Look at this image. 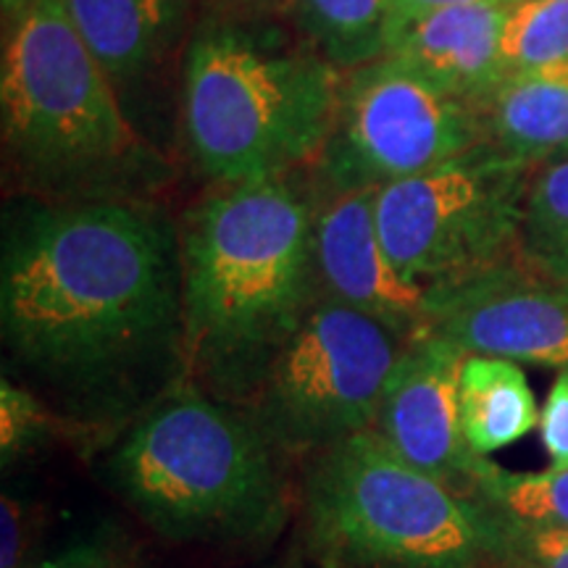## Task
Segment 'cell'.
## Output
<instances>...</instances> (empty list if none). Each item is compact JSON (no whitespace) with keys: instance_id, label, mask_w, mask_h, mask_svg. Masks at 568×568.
Listing matches in <instances>:
<instances>
[{"instance_id":"cell-9","label":"cell","mask_w":568,"mask_h":568,"mask_svg":"<svg viewBox=\"0 0 568 568\" xmlns=\"http://www.w3.org/2000/svg\"><path fill=\"white\" fill-rule=\"evenodd\" d=\"M485 142L474 105L385 55L345 71L335 122L314 169L322 193L379 190Z\"/></svg>"},{"instance_id":"cell-26","label":"cell","mask_w":568,"mask_h":568,"mask_svg":"<svg viewBox=\"0 0 568 568\" xmlns=\"http://www.w3.org/2000/svg\"><path fill=\"white\" fill-rule=\"evenodd\" d=\"M479 3H516V0H395L393 38L400 27H406L408 21H414L418 17H426V13H435L443 9H456V6H479Z\"/></svg>"},{"instance_id":"cell-14","label":"cell","mask_w":568,"mask_h":568,"mask_svg":"<svg viewBox=\"0 0 568 568\" xmlns=\"http://www.w3.org/2000/svg\"><path fill=\"white\" fill-rule=\"evenodd\" d=\"M487 145L531 166L568 159V61L508 71L477 105Z\"/></svg>"},{"instance_id":"cell-24","label":"cell","mask_w":568,"mask_h":568,"mask_svg":"<svg viewBox=\"0 0 568 568\" xmlns=\"http://www.w3.org/2000/svg\"><path fill=\"white\" fill-rule=\"evenodd\" d=\"M27 568H132L124 550L111 537H82L40 564Z\"/></svg>"},{"instance_id":"cell-1","label":"cell","mask_w":568,"mask_h":568,"mask_svg":"<svg viewBox=\"0 0 568 568\" xmlns=\"http://www.w3.org/2000/svg\"><path fill=\"white\" fill-rule=\"evenodd\" d=\"M0 322L51 379H113L182 337L180 240L138 201L32 205L6 232Z\"/></svg>"},{"instance_id":"cell-20","label":"cell","mask_w":568,"mask_h":568,"mask_svg":"<svg viewBox=\"0 0 568 568\" xmlns=\"http://www.w3.org/2000/svg\"><path fill=\"white\" fill-rule=\"evenodd\" d=\"M508 71L568 61V0H516L503 27Z\"/></svg>"},{"instance_id":"cell-15","label":"cell","mask_w":568,"mask_h":568,"mask_svg":"<svg viewBox=\"0 0 568 568\" xmlns=\"http://www.w3.org/2000/svg\"><path fill=\"white\" fill-rule=\"evenodd\" d=\"M67 17L113 84H130L172 51L184 0H61Z\"/></svg>"},{"instance_id":"cell-19","label":"cell","mask_w":568,"mask_h":568,"mask_svg":"<svg viewBox=\"0 0 568 568\" xmlns=\"http://www.w3.org/2000/svg\"><path fill=\"white\" fill-rule=\"evenodd\" d=\"M471 497L518 521L568 529V468L510 471L495 460L479 458L471 474Z\"/></svg>"},{"instance_id":"cell-23","label":"cell","mask_w":568,"mask_h":568,"mask_svg":"<svg viewBox=\"0 0 568 568\" xmlns=\"http://www.w3.org/2000/svg\"><path fill=\"white\" fill-rule=\"evenodd\" d=\"M539 439L550 466L568 468V368L558 372L545 406L539 410Z\"/></svg>"},{"instance_id":"cell-4","label":"cell","mask_w":568,"mask_h":568,"mask_svg":"<svg viewBox=\"0 0 568 568\" xmlns=\"http://www.w3.org/2000/svg\"><path fill=\"white\" fill-rule=\"evenodd\" d=\"M119 495L172 542L253 545L290 514L280 450L222 397L182 382L153 403L111 456Z\"/></svg>"},{"instance_id":"cell-16","label":"cell","mask_w":568,"mask_h":568,"mask_svg":"<svg viewBox=\"0 0 568 568\" xmlns=\"http://www.w3.org/2000/svg\"><path fill=\"white\" fill-rule=\"evenodd\" d=\"M458 416L466 445L481 458L521 443L539 426L527 374L516 361L466 355L458 379Z\"/></svg>"},{"instance_id":"cell-12","label":"cell","mask_w":568,"mask_h":568,"mask_svg":"<svg viewBox=\"0 0 568 568\" xmlns=\"http://www.w3.org/2000/svg\"><path fill=\"white\" fill-rule=\"evenodd\" d=\"M314 258L318 301L343 303L403 343L426 329V287L389 258L376 222V190L316 195Z\"/></svg>"},{"instance_id":"cell-7","label":"cell","mask_w":568,"mask_h":568,"mask_svg":"<svg viewBox=\"0 0 568 568\" xmlns=\"http://www.w3.org/2000/svg\"><path fill=\"white\" fill-rule=\"evenodd\" d=\"M403 339L335 301H316L245 400L280 453L316 456L374 426Z\"/></svg>"},{"instance_id":"cell-10","label":"cell","mask_w":568,"mask_h":568,"mask_svg":"<svg viewBox=\"0 0 568 568\" xmlns=\"http://www.w3.org/2000/svg\"><path fill=\"white\" fill-rule=\"evenodd\" d=\"M468 355L568 368V282L518 258L426 287V329Z\"/></svg>"},{"instance_id":"cell-22","label":"cell","mask_w":568,"mask_h":568,"mask_svg":"<svg viewBox=\"0 0 568 568\" xmlns=\"http://www.w3.org/2000/svg\"><path fill=\"white\" fill-rule=\"evenodd\" d=\"M53 418L45 406L13 382H0V458L11 466L51 435Z\"/></svg>"},{"instance_id":"cell-17","label":"cell","mask_w":568,"mask_h":568,"mask_svg":"<svg viewBox=\"0 0 568 568\" xmlns=\"http://www.w3.org/2000/svg\"><path fill=\"white\" fill-rule=\"evenodd\" d=\"M305 42L339 71L385 59L395 30V0H295Z\"/></svg>"},{"instance_id":"cell-5","label":"cell","mask_w":568,"mask_h":568,"mask_svg":"<svg viewBox=\"0 0 568 568\" xmlns=\"http://www.w3.org/2000/svg\"><path fill=\"white\" fill-rule=\"evenodd\" d=\"M343 77L308 42L293 45L237 21L205 27L190 42L182 77L190 153L222 187L314 166L335 122Z\"/></svg>"},{"instance_id":"cell-21","label":"cell","mask_w":568,"mask_h":568,"mask_svg":"<svg viewBox=\"0 0 568 568\" xmlns=\"http://www.w3.org/2000/svg\"><path fill=\"white\" fill-rule=\"evenodd\" d=\"M487 514L493 568H568V529L537 527L489 508Z\"/></svg>"},{"instance_id":"cell-6","label":"cell","mask_w":568,"mask_h":568,"mask_svg":"<svg viewBox=\"0 0 568 568\" xmlns=\"http://www.w3.org/2000/svg\"><path fill=\"white\" fill-rule=\"evenodd\" d=\"M303 527L322 568H493L487 508L372 429L311 456Z\"/></svg>"},{"instance_id":"cell-3","label":"cell","mask_w":568,"mask_h":568,"mask_svg":"<svg viewBox=\"0 0 568 568\" xmlns=\"http://www.w3.org/2000/svg\"><path fill=\"white\" fill-rule=\"evenodd\" d=\"M3 19L0 116L17 174L51 201H138L159 161L61 0H21Z\"/></svg>"},{"instance_id":"cell-18","label":"cell","mask_w":568,"mask_h":568,"mask_svg":"<svg viewBox=\"0 0 568 568\" xmlns=\"http://www.w3.org/2000/svg\"><path fill=\"white\" fill-rule=\"evenodd\" d=\"M516 258L531 272L568 282V159L542 163L531 176Z\"/></svg>"},{"instance_id":"cell-8","label":"cell","mask_w":568,"mask_h":568,"mask_svg":"<svg viewBox=\"0 0 568 568\" xmlns=\"http://www.w3.org/2000/svg\"><path fill=\"white\" fill-rule=\"evenodd\" d=\"M537 166L479 145L376 190V222L393 264L422 287L516 258Z\"/></svg>"},{"instance_id":"cell-27","label":"cell","mask_w":568,"mask_h":568,"mask_svg":"<svg viewBox=\"0 0 568 568\" xmlns=\"http://www.w3.org/2000/svg\"><path fill=\"white\" fill-rule=\"evenodd\" d=\"M226 13H237V19H274V17H293L295 0H216Z\"/></svg>"},{"instance_id":"cell-11","label":"cell","mask_w":568,"mask_h":568,"mask_svg":"<svg viewBox=\"0 0 568 568\" xmlns=\"http://www.w3.org/2000/svg\"><path fill=\"white\" fill-rule=\"evenodd\" d=\"M466 355L432 332L406 339L372 432L410 466L471 495V474L481 456L460 432L458 379Z\"/></svg>"},{"instance_id":"cell-2","label":"cell","mask_w":568,"mask_h":568,"mask_svg":"<svg viewBox=\"0 0 568 568\" xmlns=\"http://www.w3.org/2000/svg\"><path fill=\"white\" fill-rule=\"evenodd\" d=\"M316 197L284 180L230 184L180 234L182 347L222 400H247L318 301Z\"/></svg>"},{"instance_id":"cell-25","label":"cell","mask_w":568,"mask_h":568,"mask_svg":"<svg viewBox=\"0 0 568 568\" xmlns=\"http://www.w3.org/2000/svg\"><path fill=\"white\" fill-rule=\"evenodd\" d=\"M0 531H3V542H0V568H24V535L30 521L24 518L21 503L17 497L3 495V508H0Z\"/></svg>"},{"instance_id":"cell-13","label":"cell","mask_w":568,"mask_h":568,"mask_svg":"<svg viewBox=\"0 0 568 568\" xmlns=\"http://www.w3.org/2000/svg\"><path fill=\"white\" fill-rule=\"evenodd\" d=\"M508 9L510 3H479L426 13L397 30L385 55L477 109L508 74L503 61Z\"/></svg>"}]
</instances>
